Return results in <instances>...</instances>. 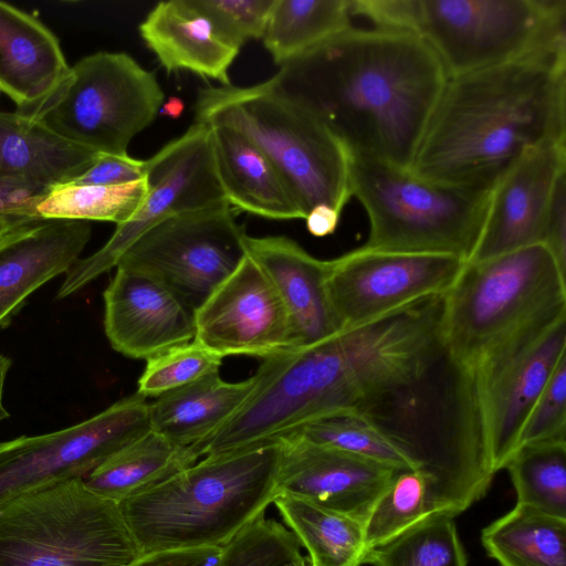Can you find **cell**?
<instances>
[{
  "mask_svg": "<svg viewBox=\"0 0 566 566\" xmlns=\"http://www.w3.org/2000/svg\"><path fill=\"white\" fill-rule=\"evenodd\" d=\"M557 265L566 274V176L555 190L543 240Z\"/></svg>",
  "mask_w": 566,
  "mask_h": 566,
  "instance_id": "obj_42",
  "label": "cell"
},
{
  "mask_svg": "<svg viewBox=\"0 0 566 566\" xmlns=\"http://www.w3.org/2000/svg\"><path fill=\"white\" fill-rule=\"evenodd\" d=\"M222 356L192 339L146 360L136 392L156 398L165 392L219 371Z\"/></svg>",
  "mask_w": 566,
  "mask_h": 566,
  "instance_id": "obj_37",
  "label": "cell"
},
{
  "mask_svg": "<svg viewBox=\"0 0 566 566\" xmlns=\"http://www.w3.org/2000/svg\"><path fill=\"white\" fill-rule=\"evenodd\" d=\"M197 461L190 447L178 446L150 430L111 455L82 480L94 494L119 503Z\"/></svg>",
  "mask_w": 566,
  "mask_h": 566,
  "instance_id": "obj_27",
  "label": "cell"
},
{
  "mask_svg": "<svg viewBox=\"0 0 566 566\" xmlns=\"http://www.w3.org/2000/svg\"><path fill=\"white\" fill-rule=\"evenodd\" d=\"M501 566H566V520L517 504L482 531Z\"/></svg>",
  "mask_w": 566,
  "mask_h": 566,
  "instance_id": "obj_29",
  "label": "cell"
},
{
  "mask_svg": "<svg viewBox=\"0 0 566 566\" xmlns=\"http://www.w3.org/2000/svg\"><path fill=\"white\" fill-rule=\"evenodd\" d=\"M565 356L566 312H562L522 328L470 368L494 473L516 450L532 408Z\"/></svg>",
  "mask_w": 566,
  "mask_h": 566,
  "instance_id": "obj_13",
  "label": "cell"
},
{
  "mask_svg": "<svg viewBox=\"0 0 566 566\" xmlns=\"http://www.w3.org/2000/svg\"><path fill=\"white\" fill-rule=\"evenodd\" d=\"M541 442H566V356L554 369L532 408L517 448Z\"/></svg>",
  "mask_w": 566,
  "mask_h": 566,
  "instance_id": "obj_38",
  "label": "cell"
},
{
  "mask_svg": "<svg viewBox=\"0 0 566 566\" xmlns=\"http://www.w3.org/2000/svg\"><path fill=\"white\" fill-rule=\"evenodd\" d=\"M291 433L316 444L377 461L396 470H415L410 460L358 411H340L324 416Z\"/></svg>",
  "mask_w": 566,
  "mask_h": 566,
  "instance_id": "obj_35",
  "label": "cell"
},
{
  "mask_svg": "<svg viewBox=\"0 0 566 566\" xmlns=\"http://www.w3.org/2000/svg\"><path fill=\"white\" fill-rule=\"evenodd\" d=\"M465 263L448 254L361 245L327 260L325 285L339 328L345 331L413 301L444 294Z\"/></svg>",
  "mask_w": 566,
  "mask_h": 566,
  "instance_id": "obj_15",
  "label": "cell"
},
{
  "mask_svg": "<svg viewBox=\"0 0 566 566\" xmlns=\"http://www.w3.org/2000/svg\"><path fill=\"white\" fill-rule=\"evenodd\" d=\"M147 195L126 222L116 226L95 253L64 274L56 298L67 297L116 268L119 256L144 232L170 217L228 203L220 185L208 124L196 123L146 159Z\"/></svg>",
  "mask_w": 566,
  "mask_h": 566,
  "instance_id": "obj_12",
  "label": "cell"
},
{
  "mask_svg": "<svg viewBox=\"0 0 566 566\" xmlns=\"http://www.w3.org/2000/svg\"><path fill=\"white\" fill-rule=\"evenodd\" d=\"M238 45L262 39L274 0H195Z\"/></svg>",
  "mask_w": 566,
  "mask_h": 566,
  "instance_id": "obj_39",
  "label": "cell"
},
{
  "mask_svg": "<svg viewBox=\"0 0 566 566\" xmlns=\"http://www.w3.org/2000/svg\"><path fill=\"white\" fill-rule=\"evenodd\" d=\"M295 535L264 514L222 546L218 566H310Z\"/></svg>",
  "mask_w": 566,
  "mask_h": 566,
  "instance_id": "obj_36",
  "label": "cell"
},
{
  "mask_svg": "<svg viewBox=\"0 0 566 566\" xmlns=\"http://www.w3.org/2000/svg\"><path fill=\"white\" fill-rule=\"evenodd\" d=\"M280 442L205 457L118 503L142 554L222 547L276 496Z\"/></svg>",
  "mask_w": 566,
  "mask_h": 566,
  "instance_id": "obj_4",
  "label": "cell"
},
{
  "mask_svg": "<svg viewBox=\"0 0 566 566\" xmlns=\"http://www.w3.org/2000/svg\"><path fill=\"white\" fill-rule=\"evenodd\" d=\"M70 69L57 38L36 18L0 1V90L36 119Z\"/></svg>",
  "mask_w": 566,
  "mask_h": 566,
  "instance_id": "obj_22",
  "label": "cell"
},
{
  "mask_svg": "<svg viewBox=\"0 0 566 566\" xmlns=\"http://www.w3.org/2000/svg\"><path fill=\"white\" fill-rule=\"evenodd\" d=\"M373 566H467L453 517L431 516L367 552Z\"/></svg>",
  "mask_w": 566,
  "mask_h": 566,
  "instance_id": "obj_33",
  "label": "cell"
},
{
  "mask_svg": "<svg viewBox=\"0 0 566 566\" xmlns=\"http://www.w3.org/2000/svg\"><path fill=\"white\" fill-rule=\"evenodd\" d=\"M254 382V376L228 382L219 371H213L165 392L149 402L150 428L178 446L191 447L213 433L240 408Z\"/></svg>",
  "mask_w": 566,
  "mask_h": 566,
  "instance_id": "obj_26",
  "label": "cell"
},
{
  "mask_svg": "<svg viewBox=\"0 0 566 566\" xmlns=\"http://www.w3.org/2000/svg\"><path fill=\"white\" fill-rule=\"evenodd\" d=\"M564 176L566 142L522 157L491 190L481 235L469 261L543 244L552 200Z\"/></svg>",
  "mask_w": 566,
  "mask_h": 566,
  "instance_id": "obj_17",
  "label": "cell"
},
{
  "mask_svg": "<svg viewBox=\"0 0 566 566\" xmlns=\"http://www.w3.org/2000/svg\"><path fill=\"white\" fill-rule=\"evenodd\" d=\"M91 233L88 221L38 219L0 245V327L9 325L34 291L66 273Z\"/></svg>",
  "mask_w": 566,
  "mask_h": 566,
  "instance_id": "obj_21",
  "label": "cell"
},
{
  "mask_svg": "<svg viewBox=\"0 0 566 566\" xmlns=\"http://www.w3.org/2000/svg\"><path fill=\"white\" fill-rule=\"evenodd\" d=\"M97 155L60 137L36 119L0 112V176L54 187L76 179Z\"/></svg>",
  "mask_w": 566,
  "mask_h": 566,
  "instance_id": "obj_25",
  "label": "cell"
},
{
  "mask_svg": "<svg viewBox=\"0 0 566 566\" xmlns=\"http://www.w3.org/2000/svg\"><path fill=\"white\" fill-rule=\"evenodd\" d=\"M352 0H274L262 36L282 66L353 25Z\"/></svg>",
  "mask_w": 566,
  "mask_h": 566,
  "instance_id": "obj_30",
  "label": "cell"
},
{
  "mask_svg": "<svg viewBox=\"0 0 566 566\" xmlns=\"http://www.w3.org/2000/svg\"><path fill=\"white\" fill-rule=\"evenodd\" d=\"M247 235L229 203L177 214L144 232L116 268L156 281L196 312L247 255Z\"/></svg>",
  "mask_w": 566,
  "mask_h": 566,
  "instance_id": "obj_11",
  "label": "cell"
},
{
  "mask_svg": "<svg viewBox=\"0 0 566 566\" xmlns=\"http://www.w3.org/2000/svg\"><path fill=\"white\" fill-rule=\"evenodd\" d=\"M164 101L156 75L130 55L97 52L71 66L36 120L75 145L123 155L156 119Z\"/></svg>",
  "mask_w": 566,
  "mask_h": 566,
  "instance_id": "obj_10",
  "label": "cell"
},
{
  "mask_svg": "<svg viewBox=\"0 0 566 566\" xmlns=\"http://www.w3.org/2000/svg\"><path fill=\"white\" fill-rule=\"evenodd\" d=\"M349 184L352 197L368 218L364 248L470 260L490 192L440 184L407 168L352 156Z\"/></svg>",
  "mask_w": 566,
  "mask_h": 566,
  "instance_id": "obj_7",
  "label": "cell"
},
{
  "mask_svg": "<svg viewBox=\"0 0 566 566\" xmlns=\"http://www.w3.org/2000/svg\"><path fill=\"white\" fill-rule=\"evenodd\" d=\"M245 247L285 306L294 349L316 345L342 332L326 291L327 260L311 255L283 235H247Z\"/></svg>",
  "mask_w": 566,
  "mask_h": 566,
  "instance_id": "obj_20",
  "label": "cell"
},
{
  "mask_svg": "<svg viewBox=\"0 0 566 566\" xmlns=\"http://www.w3.org/2000/svg\"><path fill=\"white\" fill-rule=\"evenodd\" d=\"M566 310V274L543 244L468 261L443 294L442 349L471 368L525 326Z\"/></svg>",
  "mask_w": 566,
  "mask_h": 566,
  "instance_id": "obj_6",
  "label": "cell"
},
{
  "mask_svg": "<svg viewBox=\"0 0 566 566\" xmlns=\"http://www.w3.org/2000/svg\"><path fill=\"white\" fill-rule=\"evenodd\" d=\"M38 219H18L0 217V245L6 242L19 228Z\"/></svg>",
  "mask_w": 566,
  "mask_h": 566,
  "instance_id": "obj_45",
  "label": "cell"
},
{
  "mask_svg": "<svg viewBox=\"0 0 566 566\" xmlns=\"http://www.w3.org/2000/svg\"><path fill=\"white\" fill-rule=\"evenodd\" d=\"M195 340L221 355L262 359L294 350L290 318L271 280L247 253L195 312Z\"/></svg>",
  "mask_w": 566,
  "mask_h": 566,
  "instance_id": "obj_16",
  "label": "cell"
},
{
  "mask_svg": "<svg viewBox=\"0 0 566 566\" xmlns=\"http://www.w3.org/2000/svg\"><path fill=\"white\" fill-rule=\"evenodd\" d=\"M140 555L118 503L82 478L0 504V566H127Z\"/></svg>",
  "mask_w": 566,
  "mask_h": 566,
  "instance_id": "obj_8",
  "label": "cell"
},
{
  "mask_svg": "<svg viewBox=\"0 0 566 566\" xmlns=\"http://www.w3.org/2000/svg\"><path fill=\"white\" fill-rule=\"evenodd\" d=\"M138 30L167 73L188 71L231 85L229 70L241 46L195 0L157 3Z\"/></svg>",
  "mask_w": 566,
  "mask_h": 566,
  "instance_id": "obj_23",
  "label": "cell"
},
{
  "mask_svg": "<svg viewBox=\"0 0 566 566\" xmlns=\"http://www.w3.org/2000/svg\"><path fill=\"white\" fill-rule=\"evenodd\" d=\"M431 516L427 478L418 470L397 471L364 522L367 552Z\"/></svg>",
  "mask_w": 566,
  "mask_h": 566,
  "instance_id": "obj_34",
  "label": "cell"
},
{
  "mask_svg": "<svg viewBox=\"0 0 566 566\" xmlns=\"http://www.w3.org/2000/svg\"><path fill=\"white\" fill-rule=\"evenodd\" d=\"M504 469L515 488L517 504L566 520V442L521 446Z\"/></svg>",
  "mask_w": 566,
  "mask_h": 566,
  "instance_id": "obj_32",
  "label": "cell"
},
{
  "mask_svg": "<svg viewBox=\"0 0 566 566\" xmlns=\"http://www.w3.org/2000/svg\"><path fill=\"white\" fill-rule=\"evenodd\" d=\"M413 33L448 77L566 53V0H416Z\"/></svg>",
  "mask_w": 566,
  "mask_h": 566,
  "instance_id": "obj_9",
  "label": "cell"
},
{
  "mask_svg": "<svg viewBox=\"0 0 566 566\" xmlns=\"http://www.w3.org/2000/svg\"><path fill=\"white\" fill-rule=\"evenodd\" d=\"M150 430L149 402L135 392L71 427L0 442V504L29 491L83 478Z\"/></svg>",
  "mask_w": 566,
  "mask_h": 566,
  "instance_id": "obj_14",
  "label": "cell"
},
{
  "mask_svg": "<svg viewBox=\"0 0 566 566\" xmlns=\"http://www.w3.org/2000/svg\"><path fill=\"white\" fill-rule=\"evenodd\" d=\"M51 188L22 178L0 176V217L41 219L36 208Z\"/></svg>",
  "mask_w": 566,
  "mask_h": 566,
  "instance_id": "obj_41",
  "label": "cell"
},
{
  "mask_svg": "<svg viewBox=\"0 0 566 566\" xmlns=\"http://www.w3.org/2000/svg\"><path fill=\"white\" fill-rule=\"evenodd\" d=\"M208 125L218 178L233 209L274 220L305 219L265 154L235 129L226 125Z\"/></svg>",
  "mask_w": 566,
  "mask_h": 566,
  "instance_id": "obj_24",
  "label": "cell"
},
{
  "mask_svg": "<svg viewBox=\"0 0 566 566\" xmlns=\"http://www.w3.org/2000/svg\"><path fill=\"white\" fill-rule=\"evenodd\" d=\"M195 122L229 126L252 142L275 166L305 217L317 206L342 213L352 198L347 148L269 80L199 90Z\"/></svg>",
  "mask_w": 566,
  "mask_h": 566,
  "instance_id": "obj_5",
  "label": "cell"
},
{
  "mask_svg": "<svg viewBox=\"0 0 566 566\" xmlns=\"http://www.w3.org/2000/svg\"><path fill=\"white\" fill-rule=\"evenodd\" d=\"M447 78L419 35L352 25L269 81L322 120L352 157L410 169Z\"/></svg>",
  "mask_w": 566,
  "mask_h": 566,
  "instance_id": "obj_1",
  "label": "cell"
},
{
  "mask_svg": "<svg viewBox=\"0 0 566 566\" xmlns=\"http://www.w3.org/2000/svg\"><path fill=\"white\" fill-rule=\"evenodd\" d=\"M281 446L276 492L305 499L365 522L396 470L291 433ZM276 493V494H277Z\"/></svg>",
  "mask_w": 566,
  "mask_h": 566,
  "instance_id": "obj_18",
  "label": "cell"
},
{
  "mask_svg": "<svg viewBox=\"0 0 566 566\" xmlns=\"http://www.w3.org/2000/svg\"><path fill=\"white\" fill-rule=\"evenodd\" d=\"M148 191L147 177L118 186L67 182L54 186L36 208L41 219L107 221L116 226L128 221Z\"/></svg>",
  "mask_w": 566,
  "mask_h": 566,
  "instance_id": "obj_31",
  "label": "cell"
},
{
  "mask_svg": "<svg viewBox=\"0 0 566 566\" xmlns=\"http://www.w3.org/2000/svg\"><path fill=\"white\" fill-rule=\"evenodd\" d=\"M146 176V160L128 154L98 153L94 164L71 182L93 186H118L137 181Z\"/></svg>",
  "mask_w": 566,
  "mask_h": 566,
  "instance_id": "obj_40",
  "label": "cell"
},
{
  "mask_svg": "<svg viewBox=\"0 0 566 566\" xmlns=\"http://www.w3.org/2000/svg\"><path fill=\"white\" fill-rule=\"evenodd\" d=\"M103 298L105 335L128 358L147 360L195 338V312L147 276L116 268Z\"/></svg>",
  "mask_w": 566,
  "mask_h": 566,
  "instance_id": "obj_19",
  "label": "cell"
},
{
  "mask_svg": "<svg viewBox=\"0 0 566 566\" xmlns=\"http://www.w3.org/2000/svg\"><path fill=\"white\" fill-rule=\"evenodd\" d=\"M566 142V53L447 78L410 170L491 192L526 154Z\"/></svg>",
  "mask_w": 566,
  "mask_h": 566,
  "instance_id": "obj_2",
  "label": "cell"
},
{
  "mask_svg": "<svg viewBox=\"0 0 566 566\" xmlns=\"http://www.w3.org/2000/svg\"><path fill=\"white\" fill-rule=\"evenodd\" d=\"M222 547L171 549L143 554L127 566H218Z\"/></svg>",
  "mask_w": 566,
  "mask_h": 566,
  "instance_id": "obj_43",
  "label": "cell"
},
{
  "mask_svg": "<svg viewBox=\"0 0 566 566\" xmlns=\"http://www.w3.org/2000/svg\"><path fill=\"white\" fill-rule=\"evenodd\" d=\"M11 367V360L4 355H0V422L7 419L10 415L3 405V394L7 377Z\"/></svg>",
  "mask_w": 566,
  "mask_h": 566,
  "instance_id": "obj_46",
  "label": "cell"
},
{
  "mask_svg": "<svg viewBox=\"0 0 566 566\" xmlns=\"http://www.w3.org/2000/svg\"><path fill=\"white\" fill-rule=\"evenodd\" d=\"M340 214L327 206H317L305 217L306 228L314 237L329 235L337 229Z\"/></svg>",
  "mask_w": 566,
  "mask_h": 566,
  "instance_id": "obj_44",
  "label": "cell"
},
{
  "mask_svg": "<svg viewBox=\"0 0 566 566\" xmlns=\"http://www.w3.org/2000/svg\"><path fill=\"white\" fill-rule=\"evenodd\" d=\"M310 557V566H360L364 523L305 499L277 493L272 502Z\"/></svg>",
  "mask_w": 566,
  "mask_h": 566,
  "instance_id": "obj_28",
  "label": "cell"
},
{
  "mask_svg": "<svg viewBox=\"0 0 566 566\" xmlns=\"http://www.w3.org/2000/svg\"><path fill=\"white\" fill-rule=\"evenodd\" d=\"M358 412L427 478L434 515L454 517L486 493L495 473L473 373L442 348L419 377Z\"/></svg>",
  "mask_w": 566,
  "mask_h": 566,
  "instance_id": "obj_3",
  "label": "cell"
},
{
  "mask_svg": "<svg viewBox=\"0 0 566 566\" xmlns=\"http://www.w3.org/2000/svg\"><path fill=\"white\" fill-rule=\"evenodd\" d=\"M182 109L184 103L181 102V99L177 97H171L163 104L160 112L166 116L177 117L181 114Z\"/></svg>",
  "mask_w": 566,
  "mask_h": 566,
  "instance_id": "obj_47",
  "label": "cell"
}]
</instances>
